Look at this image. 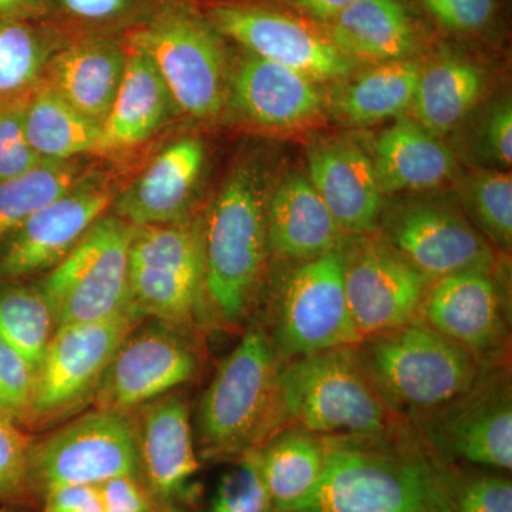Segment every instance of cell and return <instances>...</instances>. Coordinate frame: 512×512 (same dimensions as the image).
I'll return each instance as SVG.
<instances>
[{"instance_id": "6da1fadb", "label": "cell", "mask_w": 512, "mask_h": 512, "mask_svg": "<svg viewBox=\"0 0 512 512\" xmlns=\"http://www.w3.org/2000/svg\"><path fill=\"white\" fill-rule=\"evenodd\" d=\"M325 440L318 485L285 512H453L456 467L440 460L414 427L373 439Z\"/></svg>"}, {"instance_id": "7a4b0ae2", "label": "cell", "mask_w": 512, "mask_h": 512, "mask_svg": "<svg viewBox=\"0 0 512 512\" xmlns=\"http://www.w3.org/2000/svg\"><path fill=\"white\" fill-rule=\"evenodd\" d=\"M271 191L264 165L242 161L200 222L205 293L220 328L241 329L254 312L269 255Z\"/></svg>"}, {"instance_id": "3957f363", "label": "cell", "mask_w": 512, "mask_h": 512, "mask_svg": "<svg viewBox=\"0 0 512 512\" xmlns=\"http://www.w3.org/2000/svg\"><path fill=\"white\" fill-rule=\"evenodd\" d=\"M282 367L261 323H249L198 404L195 444L200 460L232 463L284 427Z\"/></svg>"}, {"instance_id": "277c9868", "label": "cell", "mask_w": 512, "mask_h": 512, "mask_svg": "<svg viewBox=\"0 0 512 512\" xmlns=\"http://www.w3.org/2000/svg\"><path fill=\"white\" fill-rule=\"evenodd\" d=\"M281 410L284 427L293 424L322 437L373 439L413 427L386 402L360 363L355 346L284 363Z\"/></svg>"}, {"instance_id": "5b68a950", "label": "cell", "mask_w": 512, "mask_h": 512, "mask_svg": "<svg viewBox=\"0 0 512 512\" xmlns=\"http://www.w3.org/2000/svg\"><path fill=\"white\" fill-rule=\"evenodd\" d=\"M355 350L386 402L409 421L466 393L485 369L420 318L366 336Z\"/></svg>"}, {"instance_id": "8992f818", "label": "cell", "mask_w": 512, "mask_h": 512, "mask_svg": "<svg viewBox=\"0 0 512 512\" xmlns=\"http://www.w3.org/2000/svg\"><path fill=\"white\" fill-rule=\"evenodd\" d=\"M130 302L141 318L197 339L215 326L205 293L200 224L136 228L130 245Z\"/></svg>"}, {"instance_id": "52a82bcc", "label": "cell", "mask_w": 512, "mask_h": 512, "mask_svg": "<svg viewBox=\"0 0 512 512\" xmlns=\"http://www.w3.org/2000/svg\"><path fill=\"white\" fill-rule=\"evenodd\" d=\"M342 245L298 262L276 293L262 328L282 362L360 342L346 299Z\"/></svg>"}, {"instance_id": "ba28073f", "label": "cell", "mask_w": 512, "mask_h": 512, "mask_svg": "<svg viewBox=\"0 0 512 512\" xmlns=\"http://www.w3.org/2000/svg\"><path fill=\"white\" fill-rule=\"evenodd\" d=\"M156 66L174 106L195 117H217L227 104L228 66L218 30L185 8H168L131 36Z\"/></svg>"}, {"instance_id": "9c48e42d", "label": "cell", "mask_w": 512, "mask_h": 512, "mask_svg": "<svg viewBox=\"0 0 512 512\" xmlns=\"http://www.w3.org/2000/svg\"><path fill=\"white\" fill-rule=\"evenodd\" d=\"M410 423L448 466L511 473L510 365L485 367L466 393Z\"/></svg>"}, {"instance_id": "30bf717a", "label": "cell", "mask_w": 512, "mask_h": 512, "mask_svg": "<svg viewBox=\"0 0 512 512\" xmlns=\"http://www.w3.org/2000/svg\"><path fill=\"white\" fill-rule=\"evenodd\" d=\"M136 227L117 215L100 218L39 282L57 328L96 322L131 309L130 245Z\"/></svg>"}, {"instance_id": "8fae6325", "label": "cell", "mask_w": 512, "mask_h": 512, "mask_svg": "<svg viewBox=\"0 0 512 512\" xmlns=\"http://www.w3.org/2000/svg\"><path fill=\"white\" fill-rule=\"evenodd\" d=\"M144 318L133 308L56 329L35 372L29 427H47L92 402L114 353Z\"/></svg>"}, {"instance_id": "7c38bea8", "label": "cell", "mask_w": 512, "mask_h": 512, "mask_svg": "<svg viewBox=\"0 0 512 512\" xmlns=\"http://www.w3.org/2000/svg\"><path fill=\"white\" fill-rule=\"evenodd\" d=\"M30 476L36 498L64 485H99L113 478L138 477L133 421L128 414H83L30 448Z\"/></svg>"}, {"instance_id": "4fadbf2b", "label": "cell", "mask_w": 512, "mask_h": 512, "mask_svg": "<svg viewBox=\"0 0 512 512\" xmlns=\"http://www.w3.org/2000/svg\"><path fill=\"white\" fill-rule=\"evenodd\" d=\"M197 342L173 326L144 319L114 353L94 396V407L128 414L190 383L201 366Z\"/></svg>"}, {"instance_id": "5bb4252c", "label": "cell", "mask_w": 512, "mask_h": 512, "mask_svg": "<svg viewBox=\"0 0 512 512\" xmlns=\"http://www.w3.org/2000/svg\"><path fill=\"white\" fill-rule=\"evenodd\" d=\"M377 234L431 282L471 269L495 271L493 245L444 201L409 198L383 208Z\"/></svg>"}, {"instance_id": "9a60e30c", "label": "cell", "mask_w": 512, "mask_h": 512, "mask_svg": "<svg viewBox=\"0 0 512 512\" xmlns=\"http://www.w3.org/2000/svg\"><path fill=\"white\" fill-rule=\"evenodd\" d=\"M343 282L360 340L419 318L431 281L379 234L342 245Z\"/></svg>"}, {"instance_id": "2e32d148", "label": "cell", "mask_w": 512, "mask_h": 512, "mask_svg": "<svg viewBox=\"0 0 512 512\" xmlns=\"http://www.w3.org/2000/svg\"><path fill=\"white\" fill-rule=\"evenodd\" d=\"M128 416L136 433L141 483L165 512H190L201 468L190 404L173 392Z\"/></svg>"}, {"instance_id": "e0dca14e", "label": "cell", "mask_w": 512, "mask_h": 512, "mask_svg": "<svg viewBox=\"0 0 512 512\" xmlns=\"http://www.w3.org/2000/svg\"><path fill=\"white\" fill-rule=\"evenodd\" d=\"M119 194L101 175L82 178L66 194L29 218L3 244L0 282H18L55 268L113 207Z\"/></svg>"}, {"instance_id": "ac0fdd59", "label": "cell", "mask_w": 512, "mask_h": 512, "mask_svg": "<svg viewBox=\"0 0 512 512\" xmlns=\"http://www.w3.org/2000/svg\"><path fill=\"white\" fill-rule=\"evenodd\" d=\"M494 272L471 269L431 282L419 312L483 367L510 365V328Z\"/></svg>"}, {"instance_id": "d6986e66", "label": "cell", "mask_w": 512, "mask_h": 512, "mask_svg": "<svg viewBox=\"0 0 512 512\" xmlns=\"http://www.w3.org/2000/svg\"><path fill=\"white\" fill-rule=\"evenodd\" d=\"M208 22L248 53L306 74L322 83L345 79L356 62L333 45L325 33L288 13L262 6H212Z\"/></svg>"}, {"instance_id": "ffe728a7", "label": "cell", "mask_w": 512, "mask_h": 512, "mask_svg": "<svg viewBox=\"0 0 512 512\" xmlns=\"http://www.w3.org/2000/svg\"><path fill=\"white\" fill-rule=\"evenodd\" d=\"M309 181L345 237L376 234L384 208L372 154L348 136L308 148Z\"/></svg>"}, {"instance_id": "44dd1931", "label": "cell", "mask_w": 512, "mask_h": 512, "mask_svg": "<svg viewBox=\"0 0 512 512\" xmlns=\"http://www.w3.org/2000/svg\"><path fill=\"white\" fill-rule=\"evenodd\" d=\"M227 103L266 130H293L318 119L328 96L318 80L247 53L228 72Z\"/></svg>"}, {"instance_id": "7402d4cb", "label": "cell", "mask_w": 512, "mask_h": 512, "mask_svg": "<svg viewBox=\"0 0 512 512\" xmlns=\"http://www.w3.org/2000/svg\"><path fill=\"white\" fill-rule=\"evenodd\" d=\"M204 163L205 148L197 138L171 144L116 198L117 217L136 228L187 221Z\"/></svg>"}, {"instance_id": "603a6c76", "label": "cell", "mask_w": 512, "mask_h": 512, "mask_svg": "<svg viewBox=\"0 0 512 512\" xmlns=\"http://www.w3.org/2000/svg\"><path fill=\"white\" fill-rule=\"evenodd\" d=\"M346 238L308 177L288 175L272 188L269 254L298 264L339 248Z\"/></svg>"}, {"instance_id": "cb8c5ba5", "label": "cell", "mask_w": 512, "mask_h": 512, "mask_svg": "<svg viewBox=\"0 0 512 512\" xmlns=\"http://www.w3.org/2000/svg\"><path fill=\"white\" fill-rule=\"evenodd\" d=\"M372 157L384 195L433 190L457 171L454 151L413 117H399L382 131Z\"/></svg>"}, {"instance_id": "d4e9b609", "label": "cell", "mask_w": 512, "mask_h": 512, "mask_svg": "<svg viewBox=\"0 0 512 512\" xmlns=\"http://www.w3.org/2000/svg\"><path fill=\"white\" fill-rule=\"evenodd\" d=\"M325 35L356 63L410 59L417 49L416 26L402 0H355L326 23Z\"/></svg>"}, {"instance_id": "484cf974", "label": "cell", "mask_w": 512, "mask_h": 512, "mask_svg": "<svg viewBox=\"0 0 512 512\" xmlns=\"http://www.w3.org/2000/svg\"><path fill=\"white\" fill-rule=\"evenodd\" d=\"M126 60L127 53L111 40L77 43L52 60L47 86L101 126L119 92Z\"/></svg>"}, {"instance_id": "4316f807", "label": "cell", "mask_w": 512, "mask_h": 512, "mask_svg": "<svg viewBox=\"0 0 512 512\" xmlns=\"http://www.w3.org/2000/svg\"><path fill=\"white\" fill-rule=\"evenodd\" d=\"M174 101L156 66L130 45L126 69L113 106L101 124V153L143 143L163 126Z\"/></svg>"}, {"instance_id": "83f0119b", "label": "cell", "mask_w": 512, "mask_h": 512, "mask_svg": "<svg viewBox=\"0 0 512 512\" xmlns=\"http://www.w3.org/2000/svg\"><path fill=\"white\" fill-rule=\"evenodd\" d=\"M488 86L483 67L466 56L444 53L423 63L412 107L413 119L436 136L456 130L470 117Z\"/></svg>"}, {"instance_id": "f1b7e54d", "label": "cell", "mask_w": 512, "mask_h": 512, "mask_svg": "<svg viewBox=\"0 0 512 512\" xmlns=\"http://www.w3.org/2000/svg\"><path fill=\"white\" fill-rule=\"evenodd\" d=\"M254 451L274 512L288 511L305 500L325 470V437L293 424L276 431Z\"/></svg>"}, {"instance_id": "f546056e", "label": "cell", "mask_w": 512, "mask_h": 512, "mask_svg": "<svg viewBox=\"0 0 512 512\" xmlns=\"http://www.w3.org/2000/svg\"><path fill=\"white\" fill-rule=\"evenodd\" d=\"M423 62L416 57L380 63L328 96L336 119L349 126H370L399 117L412 107Z\"/></svg>"}, {"instance_id": "4dcf8cb0", "label": "cell", "mask_w": 512, "mask_h": 512, "mask_svg": "<svg viewBox=\"0 0 512 512\" xmlns=\"http://www.w3.org/2000/svg\"><path fill=\"white\" fill-rule=\"evenodd\" d=\"M25 130L30 146L43 160L69 161L101 153V126L67 103L49 86L28 93Z\"/></svg>"}, {"instance_id": "1f68e13d", "label": "cell", "mask_w": 512, "mask_h": 512, "mask_svg": "<svg viewBox=\"0 0 512 512\" xmlns=\"http://www.w3.org/2000/svg\"><path fill=\"white\" fill-rule=\"evenodd\" d=\"M82 178L79 165L72 160H42L0 183V245Z\"/></svg>"}, {"instance_id": "d6a6232c", "label": "cell", "mask_w": 512, "mask_h": 512, "mask_svg": "<svg viewBox=\"0 0 512 512\" xmlns=\"http://www.w3.org/2000/svg\"><path fill=\"white\" fill-rule=\"evenodd\" d=\"M57 323L52 305L39 284L9 282L0 289V338L36 372Z\"/></svg>"}, {"instance_id": "836d02e7", "label": "cell", "mask_w": 512, "mask_h": 512, "mask_svg": "<svg viewBox=\"0 0 512 512\" xmlns=\"http://www.w3.org/2000/svg\"><path fill=\"white\" fill-rule=\"evenodd\" d=\"M460 198L474 227L504 252L512 247V177L510 171L478 168L460 181Z\"/></svg>"}, {"instance_id": "e575fe53", "label": "cell", "mask_w": 512, "mask_h": 512, "mask_svg": "<svg viewBox=\"0 0 512 512\" xmlns=\"http://www.w3.org/2000/svg\"><path fill=\"white\" fill-rule=\"evenodd\" d=\"M43 64L42 45L28 26L0 22V103L28 94Z\"/></svg>"}, {"instance_id": "d590c367", "label": "cell", "mask_w": 512, "mask_h": 512, "mask_svg": "<svg viewBox=\"0 0 512 512\" xmlns=\"http://www.w3.org/2000/svg\"><path fill=\"white\" fill-rule=\"evenodd\" d=\"M464 148L471 163L507 170L512 163V103L510 97L491 101L468 131Z\"/></svg>"}, {"instance_id": "8d00e7d4", "label": "cell", "mask_w": 512, "mask_h": 512, "mask_svg": "<svg viewBox=\"0 0 512 512\" xmlns=\"http://www.w3.org/2000/svg\"><path fill=\"white\" fill-rule=\"evenodd\" d=\"M32 443L22 426L0 413V503L23 507L37 500L30 476Z\"/></svg>"}, {"instance_id": "74e56055", "label": "cell", "mask_w": 512, "mask_h": 512, "mask_svg": "<svg viewBox=\"0 0 512 512\" xmlns=\"http://www.w3.org/2000/svg\"><path fill=\"white\" fill-rule=\"evenodd\" d=\"M204 512H274L254 450L232 461Z\"/></svg>"}, {"instance_id": "f35d334b", "label": "cell", "mask_w": 512, "mask_h": 512, "mask_svg": "<svg viewBox=\"0 0 512 512\" xmlns=\"http://www.w3.org/2000/svg\"><path fill=\"white\" fill-rule=\"evenodd\" d=\"M453 512H512L511 473L456 467Z\"/></svg>"}, {"instance_id": "ab89813d", "label": "cell", "mask_w": 512, "mask_h": 512, "mask_svg": "<svg viewBox=\"0 0 512 512\" xmlns=\"http://www.w3.org/2000/svg\"><path fill=\"white\" fill-rule=\"evenodd\" d=\"M26 96L0 103V183L25 173L40 158L30 146L25 130Z\"/></svg>"}, {"instance_id": "60d3db41", "label": "cell", "mask_w": 512, "mask_h": 512, "mask_svg": "<svg viewBox=\"0 0 512 512\" xmlns=\"http://www.w3.org/2000/svg\"><path fill=\"white\" fill-rule=\"evenodd\" d=\"M35 372L29 363L0 338V413L29 427Z\"/></svg>"}, {"instance_id": "b9f144b4", "label": "cell", "mask_w": 512, "mask_h": 512, "mask_svg": "<svg viewBox=\"0 0 512 512\" xmlns=\"http://www.w3.org/2000/svg\"><path fill=\"white\" fill-rule=\"evenodd\" d=\"M441 28L458 35L483 32L497 13V0H416Z\"/></svg>"}, {"instance_id": "7bdbcfd3", "label": "cell", "mask_w": 512, "mask_h": 512, "mask_svg": "<svg viewBox=\"0 0 512 512\" xmlns=\"http://www.w3.org/2000/svg\"><path fill=\"white\" fill-rule=\"evenodd\" d=\"M99 490L104 512H165L136 476L113 478Z\"/></svg>"}, {"instance_id": "ee69618b", "label": "cell", "mask_w": 512, "mask_h": 512, "mask_svg": "<svg viewBox=\"0 0 512 512\" xmlns=\"http://www.w3.org/2000/svg\"><path fill=\"white\" fill-rule=\"evenodd\" d=\"M42 512H104L96 485H64L46 491L40 498Z\"/></svg>"}, {"instance_id": "f6af8a7d", "label": "cell", "mask_w": 512, "mask_h": 512, "mask_svg": "<svg viewBox=\"0 0 512 512\" xmlns=\"http://www.w3.org/2000/svg\"><path fill=\"white\" fill-rule=\"evenodd\" d=\"M128 0H62L64 8L79 18L103 20L126 9Z\"/></svg>"}, {"instance_id": "bcb514c9", "label": "cell", "mask_w": 512, "mask_h": 512, "mask_svg": "<svg viewBox=\"0 0 512 512\" xmlns=\"http://www.w3.org/2000/svg\"><path fill=\"white\" fill-rule=\"evenodd\" d=\"M293 9L319 22L328 23L355 0H284Z\"/></svg>"}, {"instance_id": "7dc6e473", "label": "cell", "mask_w": 512, "mask_h": 512, "mask_svg": "<svg viewBox=\"0 0 512 512\" xmlns=\"http://www.w3.org/2000/svg\"><path fill=\"white\" fill-rule=\"evenodd\" d=\"M33 0H0V16L2 18H12L20 15L32 5Z\"/></svg>"}, {"instance_id": "c3c4849f", "label": "cell", "mask_w": 512, "mask_h": 512, "mask_svg": "<svg viewBox=\"0 0 512 512\" xmlns=\"http://www.w3.org/2000/svg\"><path fill=\"white\" fill-rule=\"evenodd\" d=\"M0 512H10V511L5 510V508L0 507Z\"/></svg>"}]
</instances>
